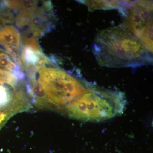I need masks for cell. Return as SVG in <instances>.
<instances>
[{
    "label": "cell",
    "instance_id": "cell-8",
    "mask_svg": "<svg viewBox=\"0 0 153 153\" xmlns=\"http://www.w3.org/2000/svg\"><path fill=\"white\" fill-rule=\"evenodd\" d=\"M22 69L11 60V57L4 50L0 49V69L10 71L14 74L19 69Z\"/></svg>",
    "mask_w": 153,
    "mask_h": 153
},
{
    "label": "cell",
    "instance_id": "cell-6",
    "mask_svg": "<svg viewBox=\"0 0 153 153\" xmlns=\"http://www.w3.org/2000/svg\"><path fill=\"white\" fill-rule=\"evenodd\" d=\"M37 4L35 1H17L14 10H19L16 22L19 27H23L30 23L36 12Z\"/></svg>",
    "mask_w": 153,
    "mask_h": 153
},
{
    "label": "cell",
    "instance_id": "cell-11",
    "mask_svg": "<svg viewBox=\"0 0 153 153\" xmlns=\"http://www.w3.org/2000/svg\"><path fill=\"white\" fill-rule=\"evenodd\" d=\"M14 93L4 85H0V107L5 106L12 101Z\"/></svg>",
    "mask_w": 153,
    "mask_h": 153
},
{
    "label": "cell",
    "instance_id": "cell-4",
    "mask_svg": "<svg viewBox=\"0 0 153 153\" xmlns=\"http://www.w3.org/2000/svg\"><path fill=\"white\" fill-rule=\"evenodd\" d=\"M122 25L139 39L144 47L153 52V2L152 1H129L121 13Z\"/></svg>",
    "mask_w": 153,
    "mask_h": 153
},
{
    "label": "cell",
    "instance_id": "cell-5",
    "mask_svg": "<svg viewBox=\"0 0 153 153\" xmlns=\"http://www.w3.org/2000/svg\"><path fill=\"white\" fill-rule=\"evenodd\" d=\"M20 44V34L14 26H7L0 30V44L5 48L17 65L23 68L19 53Z\"/></svg>",
    "mask_w": 153,
    "mask_h": 153
},
{
    "label": "cell",
    "instance_id": "cell-7",
    "mask_svg": "<svg viewBox=\"0 0 153 153\" xmlns=\"http://www.w3.org/2000/svg\"><path fill=\"white\" fill-rule=\"evenodd\" d=\"M87 6L89 10L103 9H118L119 11L123 7L126 1H80Z\"/></svg>",
    "mask_w": 153,
    "mask_h": 153
},
{
    "label": "cell",
    "instance_id": "cell-2",
    "mask_svg": "<svg viewBox=\"0 0 153 153\" xmlns=\"http://www.w3.org/2000/svg\"><path fill=\"white\" fill-rule=\"evenodd\" d=\"M125 105L123 94L93 84L86 92L68 105L64 113L77 120L102 121L120 114Z\"/></svg>",
    "mask_w": 153,
    "mask_h": 153
},
{
    "label": "cell",
    "instance_id": "cell-1",
    "mask_svg": "<svg viewBox=\"0 0 153 153\" xmlns=\"http://www.w3.org/2000/svg\"><path fill=\"white\" fill-rule=\"evenodd\" d=\"M94 55L99 64L111 68L151 64L152 53L122 25L102 30L94 41Z\"/></svg>",
    "mask_w": 153,
    "mask_h": 153
},
{
    "label": "cell",
    "instance_id": "cell-3",
    "mask_svg": "<svg viewBox=\"0 0 153 153\" xmlns=\"http://www.w3.org/2000/svg\"><path fill=\"white\" fill-rule=\"evenodd\" d=\"M37 71V83L44 90L50 109L63 113L68 105L93 85L57 67H43Z\"/></svg>",
    "mask_w": 153,
    "mask_h": 153
},
{
    "label": "cell",
    "instance_id": "cell-9",
    "mask_svg": "<svg viewBox=\"0 0 153 153\" xmlns=\"http://www.w3.org/2000/svg\"><path fill=\"white\" fill-rule=\"evenodd\" d=\"M18 112L19 109L12 102L5 106L0 107V129L12 116Z\"/></svg>",
    "mask_w": 153,
    "mask_h": 153
},
{
    "label": "cell",
    "instance_id": "cell-12",
    "mask_svg": "<svg viewBox=\"0 0 153 153\" xmlns=\"http://www.w3.org/2000/svg\"><path fill=\"white\" fill-rule=\"evenodd\" d=\"M15 104H16V103H15ZM17 106H18V105H17ZM18 107H19V106H18Z\"/></svg>",
    "mask_w": 153,
    "mask_h": 153
},
{
    "label": "cell",
    "instance_id": "cell-10",
    "mask_svg": "<svg viewBox=\"0 0 153 153\" xmlns=\"http://www.w3.org/2000/svg\"><path fill=\"white\" fill-rule=\"evenodd\" d=\"M18 80L13 73L0 69V84H7L14 88L17 85Z\"/></svg>",
    "mask_w": 153,
    "mask_h": 153
}]
</instances>
